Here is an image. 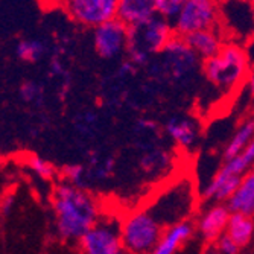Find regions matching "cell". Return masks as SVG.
Returning a JSON list of instances; mask_svg holds the SVG:
<instances>
[{
  "mask_svg": "<svg viewBox=\"0 0 254 254\" xmlns=\"http://www.w3.org/2000/svg\"><path fill=\"white\" fill-rule=\"evenodd\" d=\"M155 15H158V0H119L118 18L128 28Z\"/></svg>",
  "mask_w": 254,
  "mask_h": 254,
  "instance_id": "4fadbf2b",
  "label": "cell"
},
{
  "mask_svg": "<svg viewBox=\"0 0 254 254\" xmlns=\"http://www.w3.org/2000/svg\"><path fill=\"white\" fill-rule=\"evenodd\" d=\"M168 161V155L163 151H152L146 154L142 160V165L146 171H155L158 168H163Z\"/></svg>",
  "mask_w": 254,
  "mask_h": 254,
  "instance_id": "ffe728a7",
  "label": "cell"
},
{
  "mask_svg": "<svg viewBox=\"0 0 254 254\" xmlns=\"http://www.w3.org/2000/svg\"><path fill=\"white\" fill-rule=\"evenodd\" d=\"M253 5H254V0H253Z\"/></svg>",
  "mask_w": 254,
  "mask_h": 254,
  "instance_id": "f546056e",
  "label": "cell"
},
{
  "mask_svg": "<svg viewBox=\"0 0 254 254\" xmlns=\"http://www.w3.org/2000/svg\"><path fill=\"white\" fill-rule=\"evenodd\" d=\"M188 0H158V15L172 21Z\"/></svg>",
  "mask_w": 254,
  "mask_h": 254,
  "instance_id": "d6986e66",
  "label": "cell"
},
{
  "mask_svg": "<svg viewBox=\"0 0 254 254\" xmlns=\"http://www.w3.org/2000/svg\"><path fill=\"white\" fill-rule=\"evenodd\" d=\"M254 138V119H247L239 125L233 137L230 138L224 149V160H230L239 155Z\"/></svg>",
  "mask_w": 254,
  "mask_h": 254,
  "instance_id": "e0dca14e",
  "label": "cell"
},
{
  "mask_svg": "<svg viewBox=\"0 0 254 254\" xmlns=\"http://www.w3.org/2000/svg\"><path fill=\"white\" fill-rule=\"evenodd\" d=\"M225 204L232 213L254 216V168L242 177L239 188Z\"/></svg>",
  "mask_w": 254,
  "mask_h": 254,
  "instance_id": "9a60e30c",
  "label": "cell"
},
{
  "mask_svg": "<svg viewBox=\"0 0 254 254\" xmlns=\"http://www.w3.org/2000/svg\"><path fill=\"white\" fill-rule=\"evenodd\" d=\"M12 204H14V196H6L5 199H3V202H2V205H0V212H2L3 215H8L9 212H11V207H12Z\"/></svg>",
  "mask_w": 254,
  "mask_h": 254,
  "instance_id": "484cf974",
  "label": "cell"
},
{
  "mask_svg": "<svg viewBox=\"0 0 254 254\" xmlns=\"http://www.w3.org/2000/svg\"><path fill=\"white\" fill-rule=\"evenodd\" d=\"M171 23L175 35L183 38L199 31L222 28L219 0H188Z\"/></svg>",
  "mask_w": 254,
  "mask_h": 254,
  "instance_id": "5b68a950",
  "label": "cell"
},
{
  "mask_svg": "<svg viewBox=\"0 0 254 254\" xmlns=\"http://www.w3.org/2000/svg\"><path fill=\"white\" fill-rule=\"evenodd\" d=\"M160 55L165 60V67L168 68V72L175 79H183L192 75V72H195V67H201L202 64L196 54L189 48L186 40L180 35H174Z\"/></svg>",
  "mask_w": 254,
  "mask_h": 254,
  "instance_id": "9c48e42d",
  "label": "cell"
},
{
  "mask_svg": "<svg viewBox=\"0 0 254 254\" xmlns=\"http://www.w3.org/2000/svg\"><path fill=\"white\" fill-rule=\"evenodd\" d=\"M82 254H125L121 239V219L101 218L79 241Z\"/></svg>",
  "mask_w": 254,
  "mask_h": 254,
  "instance_id": "52a82bcc",
  "label": "cell"
},
{
  "mask_svg": "<svg viewBox=\"0 0 254 254\" xmlns=\"http://www.w3.org/2000/svg\"><path fill=\"white\" fill-rule=\"evenodd\" d=\"M245 87H247V91L251 98H254V65L250 67V72H248V76L245 79Z\"/></svg>",
  "mask_w": 254,
  "mask_h": 254,
  "instance_id": "d4e9b609",
  "label": "cell"
},
{
  "mask_svg": "<svg viewBox=\"0 0 254 254\" xmlns=\"http://www.w3.org/2000/svg\"><path fill=\"white\" fill-rule=\"evenodd\" d=\"M51 72H52L54 75H60V73H63V72H64L63 63H61L60 60H57V58H54V60H52V63H51Z\"/></svg>",
  "mask_w": 254,
  "mask_h": 254,
  "instance_id": "4316f807",
  "label": "cell"
},
{
  "mask_svg": "<svg viewBox=\"0 0 254 254\" xmlns=\"http://www.w3.org/2000/svg\"><path fill=\"white\" fill-rule=\"evenodd\" d=\"M230 216L232 212L225 202H213L198 216L195 227L205 245H213L225 233Z\"/></svg>",
  "mask_w": 254,
  "mask_h": 254,
  "instance_id": "30bf717a",
  "label": "cell"
},
{
  "mask_svg": "<svg viewBox=\"0 0 254 254\" xmlns=\"http://www.w3.org/2000/svg\"><path fill=\"white\" fill-rule=\"evenodd\" d=\"M15 54L18 60L25 61V63H35L43 58L46 54V46L40 40H21L17 48Z\"/></svg>",
  "mask_w": 254,
  "mask_h": 254,
  "instance_id": "ac0fdd59",
  "label": "cell"
},
{
  "mask_svg": "<svg viewBox=\"0 0 254 254\" xmlns=\"http://www.w3.org/2000/svg\"><path fill=\"white\" fill-rule=\"evenodd\" d=\"M184 40L189 44V48L196 54V57L201 61H205L219 54V51L224 48V44L228 41V37L224 28H216V29L190 34Z\"/></svg>",
  "mask_w": 254,
  "mask_h": 254,
  "instance_id": "8fae6325",
  "label": "cell"
},
{
  "mask_svg": "<svg viewBox=\"0 0 254 254\" xmlns=\"http://www.w3.org/2000/svg\"><path fill=\"white\" fill-rule=\"evenodd\" d=\"M199 254H221V253L215 248V245H205V248Z\"/></svg>",
  "mask_w": 254,
  "mask_h": 254,
  "instance_id": "83f0119b",
  "label": "cell"
},
{
  "mask_svg": "<svg viewBox=\"0 0 254 254\" xmlns=\"http://www.w3.org/2000/svg\"><path fill=\"white\" fill-rule=\"evenodd\" d=\"M228 2H239V3H253V0H228Z\"/></svg>",
  "mask_w": 254,
  "mask_h": 254,
  "instance_id": "f1b7e54d",
  "label": "cell"
},
{
  "mask_svg": "<svg viewBox=\"0 0 254 254\" xmlns=\"http://www.w3.org/2000/svg\"><path fill=\"white\" fill-rule=\"evenodd\" d=\"M54 212L57 232L64 241L79 242L101 219L96 198L68 181L55 189Z\"/></svg>",
  "mask_w": 254,
  "mask_h": 254,
  "instance_id": "6da1fadb",
  "label": "cell"
},
{
  "mask_svg": "<svg viewBox=\"0 0 254 254\" xmlns=\"http://www.w3.org/2000/svg\"><path fill=\"white\" fill-rule=\"evenodd\" d=\"M93 46L96 54L104 60H114L127 54L128 26L119 18L93 29Z\"/></svg>",
  "mask_w": 254,
  "mask_h": 254,
  "instance_id": "ba28073f",
  "label": "cell"
},
{
  "mask_svg": "<svg viewBox=\"0 0 254 254\" xmlns=\"http://www.w3.org/2000/svg\"><path fill=\"white\" fill-rule=\"evenodd\" d=\"M175 35L172 23L161 15H155L143 23L128 28L127 60L135 67H143L163 52L169 40Z\"/></svg>",
  "mask_w": 254,
  "mask_h": 254,
  "instance_id": "3957f363",
  "label": "cell"
},
{
  "mask_svg": "<svg viewBox=\"0 0 254 254\" xmlns=\"http://www.w3.org/2000/svg\"><path fill=\"white\" fill-rule=\"evenodd\" d=\"M213 245L221 254H241V251H242V248L227 233H224Z\"/></svg>",
  "mask_w": 254,
  "mask_h": 254,
  "instance_id": "603a6c76",
  "label": "cell"
},
{
  "mask_svg": "<svg viewBox=\"0 0 254 254\" xmlns=\"http://www.w3.org/2000/svg\"><path fill=\"white\" fill-rule=\"evenodd\" d=\"M58 2H60V0H58Z\"/></svg>",
  "mask_w": 254,
  "mask_h": 254,
  "instance_id": "4dcf8cb0",
  "label": "cell"
},
{
  "mask_svg": "<svg viewBox=\"0 0 254 254\" xmlns=\"http://www.w3.org/2000/svg\"><path fill=\"white\" fill-rule=\"evenodd\" d=\"M60 5L78 25L95 29L118 18L119 0H60Z\"/></svg>",
  "mask_w": 254,
  "mask_h": 254,
  "instance_id": "8992f818",
  "label": "cell"
},
{
  "mask_svg": "<svg viewBox=\"0 0 254 254\" xmlns=\"http://www.w3.org/2000/svg\"><path fill=\"white\" fill-rule=\"evenodd\" d=\"M31 168L35 174H38L41 178H52L55 175V169L54 166L49 163V161H46L40 157H32L31 158Z\"/></svg>",
  "mask_w": 254,
  "mask_h": 254,
  "instance_id": "7402d4cb",
  "label": "cell"
},
{
  "mask_svg": "<svg viewBox=\"0 0 254 254\" xmlns=\"http://www.w3.org/2000/svg\"><path fill=\"white\" fill-rule=\"evenodd\" d=\"M166 134L181 149H192L199 137L198 124L188 116H174L165 124Z\"/></svg>",
  "mask_w": 254,
  "mask_h": 254,
  "instance_id": "5bb4252c",
  "label": "cell"
},
{
  "mask_svg": "<svg viewBox=\"0 0 254 254\" xmlns=\"http://www.w3.org/2000/svg\"><path fill=\"white\" fill-rule=\"evenodd\" d=\"M85 169L81 165H70V166H65L64 169V175L67 178L68 183L75 184L78 188H85Z\"/></svg>",
  "mask_w": 254,
  "mask_h": 254,
  "instance_id": "44dd1931",
  "label": "cell"
},
{
  "mask_svg": "<svg viewBox=\"0 0 254 254\" xmlns=\"http://www.w3.org/2000/svg\"><path fill=\"white\" fill-rule=\"evenodd\" d=\"M38 96H41V88L34 82H25L20 87V98L26 102L35 101Z\"/></svg>",
  "mask_w": 254,
  "mask_h": 254,
  "instance_id": "cb8c5ba5",
  "label": "cell"
},
{
  "mask_svg": "<svg viewBox=\"0 0 254 254\" xmlns=\"http://www.w3.org/2000/svg\"><path fill=\"white\" fill-rule=\"evenodd\" d=\"M165 230L146 207L129 212L121 219V239L125 254H151Z\"/></svg>",
  "mask_w": 254,
  "mask_h": 254,
  "instance_id": "277c9868",
  "label": "cell"
},
{
  "mask_svg": "<svg viewBox=\"0 0 254 254\" xmlns=\"http://www.w3.org/2000/svg\"><path fill=\"white\" fill-rule=\"evenodd\" d=\"M225 233L244 250L254 239V216L232 213Z\"/></svg>",
  "mask_w": 254,
  "mask_h": 254,
  "instance_id": "2e32d148",
  "label": "cell"
},
{
  "mask_svg": "<svg viewBox=\"0 0 254 254\" xmlns=\"http://www.w3.org/2000/svg\"><path fill=\"white\" fill-rule=\"evenodd\" d=\"M250 67V58L244 46L238 41L228 40L219 54L202 61L201 72L205 81L215 88L232 93L245 84Z\"/></svg>",
  "mask_w": 254,
  "mask_h": 254,
  "instance_id": "7a4b0ae2",
  "label": "cell"
},
{
  "mask_svg": "<svg viewBox=\"0 0 254 254\" xmlns=\"http://www.w3.org/2000/svg\"><path fill=\"white\" fill-rule=\"evenodd\" d=\"M196 232V227L192 221L186 219L177 222L165 230L157 247L152 250L151 254H175L184 244H186L192 235Z\"/></svg>",
  "mask_w": 254,
  "mask_h": 254,
  "instance_id": "7c38bea8",
  "label": "cell"
}]
</instances>
